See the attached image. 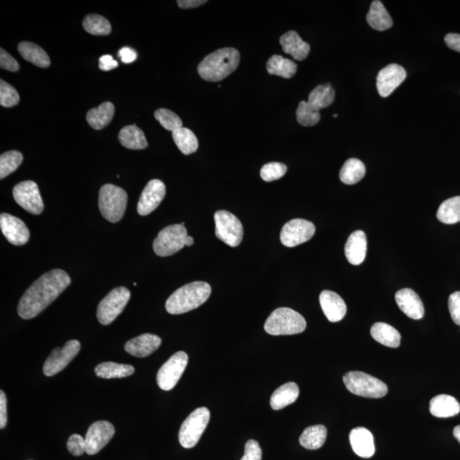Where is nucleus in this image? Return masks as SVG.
<instances>
[{
	"label": "nucleus",
	"mask_w": 460,
	"mask_h": 460,
	"mask_svg": "<svg viewBox=\"0 0 460 460\" xmlns=\"http://www.w3.org/2000/svg\"><path fill=\"white\" fill-rule=\"evenodd\" d=\"M20 96L12 85L3 80L0 81V104L6 107L16 106L19 103Z\"/></svg>",
	"instance_id": "obj_44"
},
{
	"label": "nucleus",
	"mask_w": 460,
	"mask_h": 460,
	"mask_svg": "<svg viewBox=\"0 0 460 460\" xmlns=\"http://www.w3.org/2000/svg\"><path fill=\"white\" fill-rule=\"evenodd\" d=\"M114 111V104L110 102H105L101 104L98 107L90 110L86 115V120L95 130H102L112 121Z\"/></svg>",
	"instance_id": "obj_28"
},
{
	"label": "nucleus",
	"mask_w": 460,
	"mask_h": 460,
	"mask_svg": "<svg viewBox=\"0 0 460 460\" xmlns=\"http://www.w3.org/2000/svg\"><path fill=\"white\" fill-rule=\"evenodd\" d=\"M240 60V53L236 49H219L205 57L198 66V73L205 81H221L238 67Z\"/></svg>",
	"instance_id": "obj_2"
},
{
	"label": "nucleus",
	"mask_w": 460,
	"mask_h": 460,
	"mask_svg": "<svg viewBox=\"0 0 460 460\" xmlns=\"http://www.w3.org/2000/svg\"><path fill=\"white\" fill-rule=\"evenodd\" d=\"M320 304L326 317L331 322H340L346 315V304L339 294L332 291H323L320 294Z\"/></svg>",
	"instance_id": "obj_21"
},
{
	"label": "nucleus",
	"mask_w": 460,
	"mask_h": 460,
	"mask_svg": "<svg viewBox=\"0 0 460 460\" xmlns=\"http://www.w3.org/2000/svg\"><path fill=\"white\" fill-rule=\"evenodd\" d=\"M266 68L269 74L290 79L296 74L297 65L292 60L284 59L282 56L274 55L268 60Z\"/></svg>",
	"instance_id": "obj_35"
},
{
	"label": "nucleus",
	"mask_w": 460,
	"mask_h": 460,
	"mask_svg": "<svg viewBox=\"0 0 460 460\" xmlns=\"http://www.w3.org/2000/svg\"><path fill=\"white\" fill-rule=\"evenodd\" d=\"M328 430L324 426L318 425L306 428L300 437V443L309 450H316L324 445Z\"/></svg>",
	"instance_id": "obj_34"
},
{
	"label": "nucleus",
	"mask_w": 460,
	"mask_h": 460,
	"mask_svg": "<svg viewBox=\"0 0 460 460\" xmlns=\"http://www.w3.org/2000/svg\"><path fill=\"white\" fill-rule=\"evenodd\" d=\"M211 293V286L207 282L187 284L171 294L165 304V309L171 315L185 314L206 303Z\"/></svg>",
	"instance_id": "obj_3"
},
{
	"label": "nucleus",
	"mask_w": 460,
	"mask_h": 460,
	"mask_svg": "<svg viewBox=\"0 0 460 460\" xmlns=\"http://www.w3.org/2000/svg\"><path fill=\"white\" fill-rule=\"evenodd\" d=\"M118 66L117 61L112 56L104 55L99 59V68L103 71H110Z\"/></svg>",
	"instance_id": "obj_49"
},
{
	"label": "nucleus",
	"mask_w": 460,
	"mask_h": 460,
	"mask_svg": "<svg viewBox=\"0 0 460 460\" xmlns=\"http://www.w3.org/2000/svg\"><path fill=\"white\" fill-rule=\"evenodd\" d=\"M81 351V343L76 339L70 340L63 347H56L49 355L43 368L45 375L52 377L63 371L74 360Z\"/></svg>",
	"instance_id": "obj_12"
},
{
	"label": "nucleus",
	"mask_w": 460,
	"mask_h": 460,
	"mask_svg": "<svg viewBox=\"0 0 460 460\" xmlns=\"http://www.w3.org/2000/svg\"><path fill=\"white\" fill-rule=\"evenodd\" d=\"M350 443L355 454L362 458L369 459L375 454V439L366 428L357 427L351 431Z\"/></svg>",
	"instance_id": "obj_22"
},
{
	"label": "nucleus",
	"mask_w": 460,
	"mask_h": 460,
	"mask_svg": "<svg viewBox=\"0 0 460 460\" xmlns=\"http://www.w3.org/2000/svg\"><path fill=\"white\" fill-rule=\"evenodd\" d=\"M118 140L122 146L129 149H145L148 147L145 133L135 125L122 128L118 133Z\"/></svg>",
	"instance_id": "obj_30"
},
{
	"label": "nucleus",
	"mask_w": 460,
	"mask_h": 460,
	"mask_svg": "<svg viewBox=\"0 0 460 460\" xmlns=\"http://www.w3.org/2000/svg\"><path fill=\"white\" fill-rule=\"evenodd\" d=\"M23 156L19 151L12 150L0 156V178L3 179L17 170L23 163Z\"/></svg>",
	"instance_id": "obj_40"
},
{
	"label": "nucleus",
	"mask_w": 460,
	"mask_h": 460,
	"mask_svg": "<svg viewBox=\"0 0 460 460\" xmlns=\"http://www.w3.org/2000/svg\"><path fill=\"white\" fill-rule=\"evenodd\" d=\"M407 77V72L398 64H390L379 71L377 76V90L382 98H387Z\"/></svg>",
	"instance_id": "obj_16"
},
{
	"label": "nucleus",
	"mask_w": 460,
	"mask_h": 460,
	"mask_svg": "<svg viewBox=\"0 0 460 460\" xmlns=\"http://www.w3.org/2000/svg\"><path fill=\"white\" fill-rule=\"evenodd\" d=\"M135 369L132 365L120 364L112 362H103L95 368L96 376L102 379L127 378L134 373Z\"/></svg>",
	"instance_id": "obj_32"
},
{
	"label": "nucleus",
	"mask_w": 460,
	"mask_h": 460,
	"mask_svg": "<svg viewBox=\"0 0 460 460\" xmlns=\"http://www.w3.org/2000/svg\"><path fill=\"white\" fill-rule=\"evenodd\" d=\"M287 167L285 164L271 163L264 165L261 169L260 175L265 182H273L282 178L286 174Z\"/></svg>",
	"instance_id": "obj_43"
},
{
	"label": "nucleus",
	"mask_w": 460,
	"mask_h": 460,
	"mask_svg": "<svg viewBox=\"0 0 460 460\" xmlns=\"http://www.w3.org/2000/svg\"><path fill=\"white\" fill-rule=\"evenodd\" d=\"M306 321L300 313L289 308H279L271 313L264 324L271 335H294L306 329Z\"/></svg>",
	"instance_id": "obj_4"
},
{
	"label": "nucleus",
	"mask_w": 460,
	"mask_h": 460,
	"mask_svg": "<svg viewBox=\"0 0 460 460\" xmlns=\"http://www.w3.org/2000/svg\"><path fill=\"white\" fill-rule=\"evenodd\" d=\"M283 52L290 54L294 59L303 61L311 52V46L300 38L296 31L291 30L280 38Z\"/></svg>",
	"instance_id": "obj_24"
},
{
	"label": "nucleus",
	"mask_w": 460,
	"mask_h": 460,
	"mask_svg": "<svg viewBox=\"0 0 460 460\" xmlns=\"http://www.w3.org/2000/svg\"><path fill=\"white\" fill-rule=\"evenodd\" d=\"M395 301L400 310L413 320H420L425 315V308L419 296L409 289L399 290L395 294Z\"/></svg>",
	"instance_id": "obj_20"
},
{
	"label": "nucleus",
	"mask_w": 460,
	"mask_h": 460,
	"mask_svg": "<svg viewBox=\"0 0 460 460\" xmlns=\"http://www.w3.org/2000/svg\"><path fill=\"white\" fill-rule=\"evenodd\" d=\"M115 432L114 427L109 421L102 420L93 423L89 427L85 436L86 454H98L112 439Z\"/></svg>",
	"instance_id": "obj_15"
},
{
	"label": "nucleus",
	"mask_w": 460,
	"mask_h": 460,
	"mask_svg": "<svg viewBox=\"0 0 460 460\" xmlns=\"http://www.w3.org/2000/svg\"><path fill=\"white\" fill-rule=\"evenodd\" d=\"M345 386L352 394L366 398H382L388 393L386 384L368 373H347L343 378Z\"/></svg>",
	"instance_id": "obj_6"
},
{
	"label": "nucleus",
	"mask_w": 460,
	"mask_h": 460,
	"mask_svg": "<svg viewBox=\"0 0 460 460\" xmlns=\"http://www.w3.org/2000/svg\"><path fill=\"white\" fill-rule=\"evenodd\" d=\"M365 174V165L360 160L352 158L345 161L339 172V178L345 185H352L360 182Z\"/></svg>",
	"instance_id": "obj_36"
},
{
	"label": "nucleus",
	"mask_w": 460,
	"mask_h": 460,
	"mask_svg": "<svg viewBox=\"0 0 460 460\" xmlns=\"http://www.w3.org/2000/svg\"><path fill=\"white\" fill-rule=\"evenodd\" d=\"M154 117L167 131L174 132L182 127V121L180 117L171 110L167 109H158L154 112Z\"/></svg>",
	"instance_id": "obj_42"
},
{
	"label": "nucleus",
	"mask_w": 460,
	"mask_h": 460,
	"mask_svg": "<svg viewBox=\"0 0 460 460\" xmlns=\"http://www.w3.org/2000/svg\"><path fill=\"white\" fill-rule=\"evenodd\" d=\"M366 21L373 30L381 32L389 30L393 25L390 14L388 13L383 3L379 0L372 2L366 15Z\"/></svg>",
	"instance_id": "obj_26"
},
{
	"label": "nucleus",
	"mask_w": 460,
	"mask_h": 460,
	"mask_svg": "<svg viewBox=\"0 0 460 460\" xmlns=\"http://www.w3.org/2000/svg\"><path fill=\"white\" fill-rule=\"evenodd\" d=\"M335 99V91L331 84L320 85L313 90L309 95L307 103L315 109L320 111L328 107Z\"/></svg>",
	"instance_id": "obj_33"
},
{
	"label": "nucleus",
	"mask_w": 460,
	"mask_h": 460,
	"mask_svg": "<svg viewBox=\"0 0 460 460\" xmlns=\"http://www.w3.org/2000/svg\"><path fill=\"white\" fill-rule=\"evenodd\" d=\"M448 310L452 321L460 326V292H455L449 296Z\"/></svg>",
	"instance_id": "obj_46"
},
{
	"label": "nucleus",
	"mask_w": 460,
	"mask_h": 460,
	"mask_svg": "<svg viewBox=\"0 0 460 460\" xmlns=\"http://www.w3.org/2000/svg\"><path fill=\"white\" fill-rule=\"evenodd\" d=\"M165 196V185L159 179H153L146 185L138 204V213L147 216L160 206Z\"/></svg>",
	"instance_id": "obj_18"
},
{
	"label": "nucleus",
	"mask_w": 460,
	"mask_h": 460,
	"mask_svg": "<svg viewBox=\"0 0 460 460\" xmlns=\"http://www.w3.org/2000/svg\"><path fill=\"white\" fill-rule=\"evenodd\" d=\"M211 417L210 411L207 408H199L190 413L185 420L179 430V443L185 448H192L200 441L201 436L207 429Z\"/></svg>",
	"instance_id": "obj_7"
},
{
	"label": "nucleus",
	"mask_w": 460,
	"mask_h": 460,
	"mask_svg": "<svg viewBox=\"0 0 460 460\" xmlns=\"http://www.w3.org/2000/svg\"><path fill=\"white\" fill-rule=\"evenodd\" d=\"M368 242L366 233L362 230L352 233L345 244V256L347 260L353 265H360L365 260Z\"/></svg>",
	"instance_id": "obj_23"
},
{
	"label": "nucleus",
	"mask_w": 460,
	"mask_h": 460,
	"mask_svg": "<svg viewBox=\"0 0 460 460\" xmlns=\"http://www.w3.org/2000/svg\"><path fill=\"white\" fill-rule=\"evenodd\" d=\"M430 412L437 418H449L459 415L460 404L454 397L448 395H438L431 399Z\"/></svg>",
	"instance_id": "obj_25"
},
{
	"label": "nucleus",
	"mask_w": 460,
	"mask_h": 460,
	"mask_svg": "<svg viewBox=\"0 0 460 460\" xmlns=\"http://www.w3.org/2000/svg\"><path fill=\"white\" fill-rule=\"evenodd\" d=\"M437 217L445 224H454L460 222V196L443 201L438 208Z\"/></svg>",
	"instance_id": "obj_37"
},
{
	"label": "nucleus",
	"mask_w": 460,
	"mask_h": 460,
	"mask_svg": "<svg viewBox=\"0 0 460 460\" xmlns=\"http://www.w3.org/2000/svg\"><path fill=\"white\" fill-rule=\"evenodd\" d=\"M67 450L74 456H81L86 451L85 439L81 435L74 434L68 438Z\"/></svg>",
	"instance_id": "obj_45"
},
{
	"label": "nucleus",
	"mask_w": 460,
	"mask_h": 460,
	"mask_svg": "<svg viewBox=\"0 0 460 460\" xmlns=\"http://www.w3.org/2000/svg\"><path fill=\"white\" fill-rule=\"evenodd\" d=\"M300 395V388L293 382L286 383L278 388L271 398V406L274 410H280L294 404Z\"/></svg>",
	"instance_id": "obj_27"
},
{
	"label": "nucleus",
	"mask_w": 460,
	"mask_h": 460,
	"mask_svg": "<svg viewBox=\"0 0 460 460\" xmlns=\"http://www.w3.org/2000/svg\"><path fill=\"white\" fill-rule=\"evenodd\" d=\"M444 41L448 48L460 53V34H448L445 36Z\"/></svg>",
	"instance_id": "obj_52"
},
{
	"label": "nucleus",
	"mask_w": 460,
	"mask_h": 460,
	"mask_svg": "<svg viewBox=\"0 0 460 460\" xmlns=\"http://www.w3.org/2000/svg\"><path fill=\"white\" fill-rule=\"evenodd\" d=\"M118 56L121 57L122 63L128 64L136 61L138 54H136L134 50L130 48H123L118 52Z\"/></svg>",
	"instance_id": "obj_51"
},
{
	"label": "nucleus",
	"mask_w": 460,
	"mask_h": 460,
	"mask_svg": "<svg viewBox=\"0 0 460 460\" xmlns=\"http://www.w3.org/2000/svg\"><path fill=\"white\" fill-rule=\"evenodd\" d=\"M297 121L298 123L303 127H313L319 123L321 120L320 111L313 109V107L305 101L298 104L296 111Z\"/></svg>",
	"instance_id": "obj_41"
},
{
	"label": "nucleus",
	"mask_w": 460,
	"mask_h": 460,
	"mask_svg": "<svg viewBox=\"0 0 460 460\" xmlns=\"http://www.w3.org/2000/svg\"><path fill=\"white\" fill-rule=\"evenodd\" d=\"M16 202L31 214L39 215L44 211V202L37 183L28 180L18 183L13 189Z\"/></svg>",
	"instance_id": "obj_13"
},
{
	"label": "nucleus",
	"mask_w": 460,
	"mask_h": 460,
	"mask_svg": "<svg viewBox=\"0 0 460 460\" xmlns=\"http://www.w3.org/2000/svg\"><path fill=\"white\" fill-rule=\"evenodd\" d=\"M454 436L460 443V426H456L454 430Z\"/></svg>",
	"instance_id": "obj_54"
},
{
	"label": "nucleus",
	"mask_w": 460,
	"mask_h": 460,
	"mask_svg": "<svg viewBox=\"0 0 460 460\" xmlns=\"http://www.w3.org/2000/svg\"><path fill=\"white\" fill-rule=\"evenodd\" d=\"M315 233V225L304 219H293L286 222L280 232V242L287 247L301 245L310 240Z\"/></svg>",
	"instance_id": "obj_14"
},
{
	"label": "nucleus",
	"mask_w": 460,
	"mask_h": 460,
	"mask_svg": "<svg viewBox=\"0 0 460 460\" xmlns=\"http://www.w3.org/2000/svg\"><path fill=\"white\" fill-rule=\"evenodd\" d=\"M18 52L25 60L34 64L35 66L45 68L50 65L48 54L34 43L21 42L18 45Z\"/></svg>",
	"instance_id": "obj_31"
},
{
	"label": "nucleus",
	"mask_w": 460,
	"mask_h": 460,
	"mask_svg": "<svg viewBox=\"0 0 460 460\" xmlns=\"http://www.w3.org/2000/svg\"><path fill=\"white\" fill-rule=\"evenodd\" d=\"M371 335L373 339L384 346L397 348L401 344V334L393 326L386 323L378 322L373 325Z\"/></svg>",
	"instance_id": "obj_29"
},
{
	"label": "nucleus",
	"mask_w": 460,
	"mask_h": 460,
	"mask_svg": "<svg viewBox=\"0 0 460 460\" xmlns=\"http://www.w3.org/2000/svg\"><path fill=\"white\" fill-rule=\"evenodd\" d=\"M0 227L3 236L12 245L23 246L30 240V230L24 222L15 216L8 213L0 215Z\"/></svg>",
	"instance_id": "obj_17"
},
{
	"label": "nucleus",
	"mask_w": 460,
	"mask_h": 460,
	"mask_svg": "<svg viewBox=\"0 0 460 460\" xmlns=\"http://www.w3.org/2000/svg\"><path fill=\"white\" fill-rule=\"evenodd\" d=\"M333 117H334V118H337V114H334V115H333Z\"/></svg>",
	"instance_id": "obj_56"
},
{
	"label": "nucleus",
	"mask_w": 460,
	"mask_h": 460,
	"mask_svg": "<svg viewBox=\"0 0 460 460\" xmlns=\"http://www.w3.org/2000/svg\"><path fill=\"white\" fill-rule=\"evenodd\" d=\"M177 3L182 9H192L202 6L207 1L206 0H178Z\"/></svg>",
	"instance_id": "obj_53"
},
{
	"label": "nucleus",
	"mask_w": 460,
	"mask_h": 460,
	"mask_svg": "<svg viewBox=\"0 0 460 460\" xmlns=\"http://www.w3.org/2000/svg\"><path fill=\"white\" fill-rule=\"evenodd\" d=\"M163 340L154 334L145 333L129 340L125 344V351L136 357H149L160 346Z\"/></svg>",
	"instance_id": "obj_19"
},
{
	"label": "nucleus",
	"mask_w": 460,
	"mask_h": 460,
	"mask_svg": "<svg viewBox=\"0 0 460 460\" xmlns=\"http://www.w3.org/2000/svg\"><path fill=\"white\" fill-rule=\"evenodd\" d=\"M127 194L121 187L103 185L100 189L98 206L103 217L111 222L121 220L127 206Z\"/></svg>",
	"instance_id": "obj_5"
},
{
	"label": "nucleus",
	"mask_w": 460,
	"mask_h": 460,
	"mask_svg": "<svg viewBox=\"0 0 460 460\" xmlns=\"http://www.w3.org/2000/svg\"><path fill=\"white\" fill-rule=\"evenodd\" d=\"M188 233L185 226L172 224L160 230L156 239L154 240V253L160 257L174 255L185 247V240Z\"/></svg>",
	"instance_id": "obj_8"
},
{
	"label": "nucleus",
	"mask_w": 460,
	"mask_h": 460,
	"mask_svg": "<svg viewBox=\"0 0 460 460\" xmlns=\"http://www.w3.org/2000/svg\"><path fill=\"white\" fill-rule=\"evenodd\" d=\"M0 67L3 70L10 72H17L19 70V64L13 56H10L6 50L1 48L0 50Z\"/></svg>",
	"instance_id": "obj_48"
},
{
	"label": "nucleus",
	"mask_w": 460,
	"mask_h": 460,
	"mask_svg": "<svg viewBox=\"0 0 460 460\" xmlns=\"http://www.w3.org/2000/svg\"><path fill=\"white\" fill-rule=\"evenodd\" d=\"M188 362V355L185 351H178L164 363L156 377L158 386L161 390H171L177 386L185 371Z\"/></svg>",
	"instance_id": "obj_11"
},
{
	"label": "nucleus",
	"mask_w": 460,
	"mask_h": 460,
	"mask_svg": "<svg viewBox=\"0 0 460 460\" xmlns=\"http://www.w3.org/2000/svg\"><path fill=\"white\" fill-rule=\"evenodd\" d=\"M215 235L231 247L240 245L243 239V226L236 216L228 211H218L214 215Z\"/></svg>",
	"instance_id": "obj_10"
},
{
	"label": "nucleus",
	"mask_w": 460,
	"mask_h": 460,
	"mask_svg": "<svg viewBox=\"0 0 460 460\" xmlns=\"http://www.w3.org/2000/svg\"><path fill=\"white\" fill-rule=\"evenodd\" d=\"M71 278L63 269H52L32 284L21 297L17 311L21 318H34L48 308L70 285Z\"/></svg>",
	"instance_id": "obj_1"
},
{
	"label": "nucleus",
	"mask_w": 460,
	"mask_h": 460,
	"mask_svg": "<svg viewBox=\"0 0 460 460\" xmlns=\"http://www.w3.org/2000/svg\"><path fill=\"white\" fill-rule=\"evenodd\" d=\"M130 297L131 293L127 287L120 286L111 291L98 305L96 315L101 324H111L124 311Z\"/></svg>",
	"instance_id": "obj_9"
},
{
	"label": "nucleus",
	"mask_w": 460,
	"mask_h": 460,
	"mask_svg": "<svg viewBox=\"0 0 460 460\" xmlns=\"http://www.w3.org/2000/svg\"><path fill=\"white\" fill-rule=\"evenodd\" d=\"M7 424V399L5 393L0 391V429H3Z\"/></svg>",
	"instance_id": "obj_50"
},
{
	"label": "nucleus",
	"mask_w": 460,
	"mask_h": 460,
	"mask_svg": "<svg viewBox=\"0 0 460 460\" xmlns=\"http://www.w3.org/2000/svg\"><path fill=\"white\" fill-rule=\"evenodd\" d=\"M176 145L185 156L195 153L199 147V143L195 133L188 128L182 127L172 132Z\"/></svg>",
	"instance_id": "obj_38"
},
{
	"label": "nucleus",
	"mask_w": 460,
	"mask_h": 460,
	"mask_svg": "<svg viewBox=\"0 0 460 460\" xmlns=\"http://www.w3.org/2000/svg\"><path fill=\"white\" fill-rule=\"evenodd\" d=\"M83 27L87 33L93 35H107L112 31V27L105 17L91 14L85 17Z\"/></svg>",
	"instance_id": "obj_39"
},
{
	"label": "nucleus",
	"mask_w": 460,
	"mask_h": 460,
	"mask_svg": "<svg viewBox=\"0 0 460 460\" xmlns=\"http://www.w3.org/2000/svg\"><path fill=\"white\" fill-rule=\"evenodd\" d=\"M240 460H262V449L257 441L249 440L245 446V454Z\"/></svg>",
	"instance_id": "obj_47"
},
{
	"label": "nucleus",
	"mask_w": 460,
	"mask_h": 460,
	"mask_svg": "<svg viewBox=\"0 0 460 460\" xmlns=\"http://www.w3.org/2000/svg\"><path fill=\"white\" fill-rule=\"evenodd\" d=\"M193 244H194V239L192 238L191 236H188V237H187L185 240V246L190 247L192 246Z\"/></svg>",
	"instance_id": "obj_55"
}]
</instances>
